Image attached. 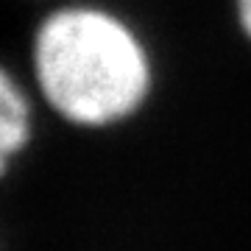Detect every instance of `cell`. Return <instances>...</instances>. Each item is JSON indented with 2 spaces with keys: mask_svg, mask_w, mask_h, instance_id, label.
Segmentation results:
<instances>
[{
  "mask_svg": "<svg viewBox=\"0 0 251 251\" xmlns=\"http://www.w3.org/2000/svg\"><path fill=\"white\" fill-rule=\"evenodd\" d=\"M36 87L59 117L106 128L140 112L151 92V59L126 20L98 6L50 11L34 34Z\"/></svg>",
  "mask_w": 251,
  "mask_h": 251,
  "instance_id": "cell-1",
  "label": "cell"
},
{
  "mask_svg": "<svg viewBox=\"0 0 251 251\" xmlns=\"http://www.w3.org/2000/svg\"><path fill=\"white\" fill-rule=\"evenodd\" d=\"M31 140V103L20 81L0 67V179Z\"/></svg>",
  "mask_w": 251,
  "mask_h": 251,
  "instance_id": "cell-2",
  "label": "cell"
},
{
  "mask_svg": "<svg viewBox=\"0 0 251 251\" xmlns=\"http://www.w3.org/2000/svg\"><path fill=\"white\" fill-rule=\"evenodd\" d=\"M234 6H237V20H240L243 31L251 39V0H234Z\"/></svg>",
  "mask_w": 251,
  "mask_h": 251,
  "instance_id": "cell-3",
  "label": "cell"
}]
</instances>
